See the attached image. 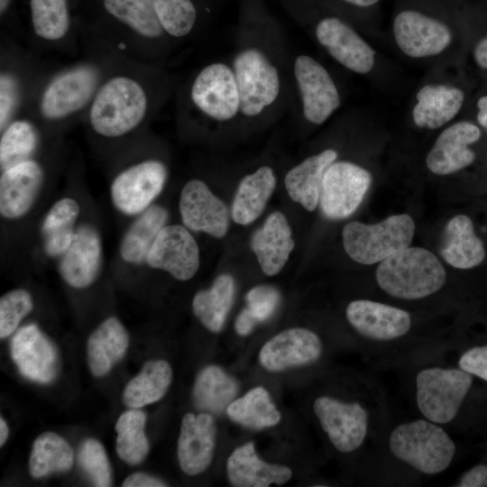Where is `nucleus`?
Here are the masks:
<instances>
[{"label":"nucleus","instance_id":"obj_5","mask_svg":"<svg viewBox=\"0 0 487 487\" xmlns=\"http://www.w3.org/2000/svg\"><path fill=\"white\" fill-rule=\"evenodd\" d=\"M414 234L412 217L400 214L373 225L350 222L344 226L342 237L344 248L352 260L371 265L409 246Z\"/></svg>","mask_w":487,"mask_h":487},{"label":"nucleus","instance_id":"obj_38","mask_svg":"<svg viewBox=\"0 0 487 487\" xmlns=\"http://www.w3.org/2000/svg\"><path fill=\"white\" fill-rule=\"evenodd\" d=\"M40 142L38 128L26 118H14L1 130L0 166L2 171L32 159Z\"/></svg>","mask_w":487,"mask_h":487},{"label":"nucleus","instance_id":"obj_13","mask_svg":"<svg viewBox=\"0 0 487 487\" xmlns=\"http://www.w3.org/2000/svg\"><path fill=\"white\" fill-rule=\"evenodd\" d=\"M393 35L401 51L411 58L437 55L452 41V33L446 24L412 10L402 11L396 15Z\"/></svg>","mask_w":487,"mask_h":487},{"label":"nucleus","instance_id":"obj_47","mask_svg":"<svg viewBox=\"0 0 487 487\" xmlns=\"http://www.w3.org/2000/svg\"><path fill=\"white\" fill-rule=\"evenodd\" d=\"M459 367L487 381V345L475 346L462 354Z\"/></svg>","mask_w":487,"mask_h":487},{"label":"nucleus","instance_id":"obj_51","mask_svg":"<svg viewBox=\"0 0 487 487\" xmlns=\"http://www.w3.org/2000/svg\"><path fill=\"white\" fill-rule=\"evenodd\" d=\"M473 58L480 68L487 69V36L479 41L475 45Z\"/></svg>","mask_w":487,"mask_h":487},{"label":"nucleus","instance_id":"obj_11","mask_svg":"<svg viewBox=\"0 0 487 487\" xmlns=\"http://www.w3.org/2000/svg\"><path fill=\"white\" fill-rule=\"evenodd\" d=\"M314 412L338 451L350 453L362 446L368 429V413L362 405L322 396L315 400Z\"/></svg>","mask_w":487,"mask_h":487},{"label":"nucleus","instance_id":"obj_9","mask_svg":"<svg viewBox=\"0 0 487 487\" xmlns=\"http://www.w3.org/2000/svg\"><path fill=\"white\" fill-rule=\"evenodd\" d=\"M167 174L164 163L155 159L130 165L111 184L113 204L126 215L143 212L162 191Z\"/></svg>","mask_w":487,"mask_h":487},{"label":"nucleus","instance_id":"obj_48","mask_svg":"<svg viewBox=\"0 0 487 487\" xmlns=\"http://www.w3.org/2000/svg\"><path fill=\"white\" fill-rule=\"evenodd\" d=\"M456 486L482 487L487 486V465L479 464L466 472Z\"/></svg>","mask_w":487,"mask_h":487},{"label":"nucleus","instance_id":"obj_49","mask_svg":"<svg viewBox=\"0 0 487 487\" xmlns=\"http://www.w3.org/2000/svg\"><path fill=\"white\" fill-rule=\"evenodd\" d=\"M124 487H162L167 486L162 481L143 473L130 474L122 484Z\"/></svg>","mask_w":487,"mask_h":487},{"label":"nucleus","instance_id":"obj_4","mask_svg":"<svg viewBox=\"0 0 487 487\" xmlns=\"http://www.w3.org/2000/svg\"><path fill=\"white\" fill-rule=\"evenodd\" d=\"M389 446L399 460L430 475L447 469L455 453V445L448 434L428 419L399 425L390 436Z\"/></svg>","mask_w":487,"mask_h":487},{"label":"nucleus","instance_id":"obj_16","mask_svg":"<svg viewBox=\"0 0 487 487\" xmlns=\"http://www.w3.org/2000/svg\"><path fill=\"white\" fill-rule=\"evenodd\" d=\"M11 356L19 372L27 379L49 383L58 373V353L51 341L31 324L21 327L10 343Z\"/></svg>","mask_w":487,"mask_h":487},{"label":"nucleus","instance_id":"obj_33","mask_svg":"<svg viewBox=\"0 0 487 487\" xmlns=\"http://www.w3.org/2000/svg\"><path fill=\"white\" fill-rule=\"evenodd\" d=\"M172 380L170 365L164 360H151L125 386L123 401L130 409H139L160 400Z\"/></svg>","mask_w":487,"mask_h":487},{"label":"nucleus","instance_id":"obj_18","mask_svg":"<svg viewBox=\"0 0 487 487\" xmlns=\"http://www.w3.org/2000/svg\"><path fill=\"white\" fill-rule=\"evenodd\" d=\"M346 317L361 335L375 341L398 339L411 327L409 312L368 299L350 302L346 308Z\"/></svg>","mask_w":487,"mask_h":487},{"label":"nucleus","instance_id":"obj_25","mask_svg":"<svg viewBox=\"0 0 487 487\" xmlns=\"http://www.w3.org/2000/svg\"><path fill=\"white\" fill-rule=\"evenodd\" d=\"M226 473L231 484L237 487H267L272 483L280 485L292 476L289 467L261 460L253 442L232 452L226 461Z\"/></svg>","mask_w":487,"mask_h":487},{"label":"nucleus","instance_id":"obj_21","mask_svg":"<svg viewBox=\"0 0 487 487\" xmlns=\"http://www.w3.org/2000/svg\"><path fill=\"white\" fill-rule=\"evenodd\" d=\"M216 424L213 415L206 412L187 413L181 421L177 455L181 470L197 475L210 464L216 446Z\"/></svg>","mask_w":487,"mask_h":487},{"label":"nucleus","instance_id":"obj_36","mask_svg":"<svg viewBox=\"0 0 487 487\" xmlns=\"http://www.w3.org/2000/svg\"><path fill=\"white\" fill-rule=\"evenodd\" d=\"M79 212L78 203L71 198H61L50 208L41 225L43 246L49 256L62 255L69 249Z\"/></svg>","mask_w":487,"mask_h":487},{"label":"nucleus","instance_id":"obj_20","mask_svg":"<svg viewBox=\"0 0 487 487\" xmlns=\"http://www.w3.org/2000/svg\"><path fill=\"white\" fill-rule=\"evenodd\" d=\"M481 137L480 129L467 121L446 128L427 153V169L439 176L449 175L471 165L475 153L469 148Z\"/></svg>","mask_w":487,"mask_h":487},{"label":"nucleus","instance_id":"obj_28","mask_svg":"<svg viewBox=\"0 0 487 487\" xmlns=\"http://www.w3.org/2000/svg\"><path fill=\"white\" fill-rule=\"evenodd\" d=\"M416 98L418 102L412 111L415 124L420 128L437 129L457 115L464 95L455 87L428 84L418 90Z\"/></svg>","mask_w":487,"mask_h":487},{"label":"nucleus","instance_id":"obj_50","mask_svg":"<svg viewBox=\"0 0 487 487\" xmlns=\"http://www.w3.org/2000/svg\"><path fill=\"white\" fill-rule=\"evenodd\" d=\"M257 324L256 320L244 308L240 311L236 317L234 328L239 335L244 336L249 335Z\"/></svg>","mask_w":487,"mask_h":487},{"label":"nucleus","instance_id":"obj_46","mask_svg":"<svg viewBox=\"0 0 487 487\" xmlns=\"http://www.w3.org/2000/svg\"><path fill=\"white\" fill-rule=\"evenodd\" d=\"M245 300V308L259 324L273 315L280 304V295L274 287L259 285L246 293Z\"/></svg>","mask_w":487,"mask_h":487},{"label":"nucleus","instance_id":"obj_17","mask_svg":"<svg viewBox=\"0 0 487 487\" xmlns=\"http://www.w3.org/2000/svg\"><path fill=\"white\" fill-rule=\"evenodd\" d=\"M322 343L313 331L303 327L286 329L262 347L259 360L270 372L310 364L322 354Z\"/></svg>","mask_w":487,"mask_h":487},{"label":"nucleus","instance_id":"obj_22","mask_svg":"<svg viewBox=\"0 0 487 487\" xmlns=\"http://www.w3.org/2000/svg\"><path fill=\"white\" fill-rule=\"evenodd\" d=\"M44 179L42 166L33 158L2 171L0 213L7 219L24 216L38 197Z\"/></svg>","mask_w":487,"mask_h":487},{"label":"nucleus","instance_id":"obj_29","mask_svg":"<svg viewBox=\"0 0 487 487\" xmlns=\"http://www.w3.org/2000/svg\"><path fill=\"white\" fill-rule=\"evenodd\" d=\"M129 345V335L115 317L103 321L87 340V355L91 373L96 377L107 374L122 360Z\"/></svg>","mask_w":487,"mask_h":487},{"label":"nucleus","instance_id":"obj_55","mask_svg":"<svg viewBox=\"0 0 487 487\" xmlns=\"http://www.w3.org/2000/svg\"><path fill=\"white\" fill-rule=\"evenodd\" d=\"M10 2L11 0H0V13H1V15H3V14L5 13V11L7 10L9 5H10Z\"/></svg>","mask_w":487,"mask_h":487},{"label":"nucleus","instance_id":"obj_37","mask_svg":"<svg viewBox=\"0 0 487 487\" xmlns=\"http://www.w3.org/2000/svg\"><path fill=\"white\" fill-rule=\"evenodd\" d=\"M226 413L233 421L252 429L271 427L280 421V411L263 387H255L233 400Z\"/></svg>","mask_w":487,"mask_h":487},{"label":"nucleus","instance_id":"obj_15","mask_svg":"<svg viewBox=\"0 0 487 487\" xmlns=\"http://www.w3.org/2000/svg\"><path fill=\"white\" fill-rule=\"evenodd\" d=\"M179 207L187 228L194 232H204L216 238H221L227 233V207L202 180L191 179L184 185Z\"/></svg>","mask_w":487,"mask_h":487},{"label":"nucleus","instance_id":"obj_30","mask_svg":"<svg viewBox=\"0 0 487 487\" xmlns=\"http://www.w3.org/2000/svg\"><path fill=\"white\" fill-rule=\"evenodd\" d=\"M276 186L271 168L262 166L253 173L244 176L236 189L231 216L234 223L247 225L263 212Z\"/></svg>","mask_w":487,"mask_h":487},{"label":"nucleus","instance_id":"obj_53","mask_svg":"<svg viewBox=\"0 0 487 487\" xmlns=\"http://www.w3.org/2000/svg\"><path fill=\"white\" fill-rule=\"evenodd\" d=\"M9 435V428L5 420L0 418V446H2L7 440Z\"/></svg>","mask_w":487,"mask_h":487},{"label":"nucleus","instance_id":"obj_42","mask_svg":"<svg viewBox=\"0 0 487 487\" xmlns=\"http://www.w3.org/2000/svg\"><path fill=\"white\" fill-rule=\"evenodd\" d=\"M165 32L175 38L188 35L197 20V10L191 0H152Z\"/></svg>","mask_w":487,"mask_h":487},{"label":"nucleus","instance_id":"obj_8","mask_svg":"<svg viewBox=\"0 0 487 487\" xmlns=\"http://www.w3.org/2000/svg\"><path fill=\"white\" fill-rule=\"evenodd\" d=\"M372 183L371 173L349 161L333 162L326 170L319 204L329 219L350 216L361 205Z\"/></svg>","mask_w":487,"mask_h":487},{"label":"nucleus","instance_id":"obj_14","mask_svg":"<svg viewBox=\"0 0 487 487\" xmlns=\"http://www.w3.org/2000/svg\"><path fill=\"white\" fill-rule=\"evenodd\" d=\"M294 73L305 118L312 124H323L340 106V96L331 76L319 62L307 55L296 59Z\"/></svg>","mask_w":487,"mask_h":487},{"label":"nucleus","instance_id":"obj_41","mask_svg":"<svg viewBox=\"0 0 487 487\" xmlns=\"http://www.w3.org/2000/svg\"><path fill=\"white\" fill-rule=\"evenodd\" d=\"M30 8L32 26L39 40H65L70 27L67 0H30Z\"/></svg>","mask_w":487,"mask_h":487},{"label":"nucleus","instance_id":"obj_40","mask_svg":"<svg viewBox=\"0 0 487 487\" xmlns=\"http://www.w3.org/2000/svg\"><path fill=\"white\" fill-rule=\"evenodd\" d=\"M145 424V413L137 409L124 412L116 421V452L128 464H139L149 453V441L144 432Z\"/></svg>","mask_w":487,"mask_h":487},{"label":"nucleus","instance_id":"obj_7","mask_svg":"<svg viewBox=\"0 0 487 487\" xmlns=\"http://www.w3.org/2000/svg\"><path fill=\"white\" fill-rule=\"evenodd\" d=\"M234 73L240 111L244 115H258L277 99L280 92L278 70L259 50L241 51L234 60Z\"/></svg>","mask_w":487,"mask_h":487},{"label":"nucleus","instance_id":"obj_3","mask_svg":"<svg viewBox=\"0 0 487 487\" xmlns=\"http://www.w3.org/2000/svg\"><path fill=\"white\" fill-rule=\"evenodd\" d=\"M446 273L439 259L429 250L408 246L381 261L376 270L380 288L401 299H419L437 292Z\"/></svg>","mask_w":487,"mask_h":487},{"label":"nucleus","instance_id":"obj_6","mask_svg":"<svg viewBox=\"0 0 487 487\" xmlns=\"http://www.w3.org/2000/svg\"><path fill=\"white\" fill-rule=\"evenodd\" d=\"M471 373L460 369L431 367L416 377V400L425 418L439 424L451 422L469 392Z\"/></svg>","mask_w":487,"mask_h":487},{"label":"nucleus","instance_id":"obj_24","mask_svg":"<svg viewBox=\"0 0 487 487\" xmlns=\"http://www.w3.org/2000/svg\"><path fill=\"white\" fill-rule=\"evenodd\" d=\"M294 246L289 222L279 211L270 214L251 238V248L267 276L276 275L282 270Z\"/></svg>","mask_w":487,"mask_h":487},{"label":"nucleus","instance_id":"obj_31","mask_svg":"<svg viewBox=\"0 0 487 487\" xmlns=\"http://www.w3.org/2000/svg\"><path fill=\"white\" fill-rule=\"evenodd\" d=\"M106 11L142 41L158 40L165 32L152 0H104Z\"/></svg>","mask_w":487,"mask_h":487},{"label":"nucleus","instance_id":"obj_12","mask_svg":"<svg viewBox=\"0 0 487 487\" xmlns=\"http://www.w3.org/2000/svg\"><path fill=\"white\" fill-rule=\"evenodd\" d=\"M145 261L152 268L163 270L179 280H188L199 268V249L186 226L165 225L152 244Z\"/></svg>","mask_w":487,"mask_h":487},{"label":"nucleus","instance_id":"obj_1","mask_svg":"<svg viewBox=\"0 0 487 487\" xmlns=\"http://www.w3.org/2000/svg\"><path fill=\"white\" fill-rule=\"evenodd\" d=\"M150 106V92L142 69L113 65L86 114L94 133L115 139L138 128L146 119Z\"/></svg>","mask_w":487,"mask_h":487},{"label":"nucleus","instance_id":"obj_23","mask_svg":"<svg viewBox=\"0 0 487 487\" xmlns=\"http://www.w3.org/2000/svg\"><path fill=\"white\" fill-rule=\"evenodd\" d=\"M102 262V244L97 231L89 225L76 229L75 237L62 254L60 272L71 287L87 288L96 279Z\"/></svg>","mask_w":487,"mask_h":487},{"label":"nucleus","instance_id":"obj_32","mask_svg":"<svg viewBox=\"0 0 487 487\" xmlns=\"http://www.w3.org/2000/svg\"><path fill=\"white\" fill-rule=\"evenodd\" d=\"M235 285L229 274H221L207 289L198 291L192 301L197 318L209 331L219 332L234 302Z\"/></svg>","mask_w":487,"mask_h":487},{"label":"nucleus","instance_id":"obj_43","mask_svg":"<svg viewBox=\"0 0 487 487\" xmlns=\"http://www.w3.org/2000/svg\"><path fill=\"white\" fill-rule=\"evenodd\" d=\"M24 83L15 66L5 65L0 75V129L15 118L24 100Z\"/></svg>","mask_w":487,"mask_h":487},{"label":"nucleus","instance_id":"obj_19","mask_svg":"<svg viewBox=\"0 0 487 487\" xmlns=\"http://www.w3.org/2000/svg\"><path fill=\"white\" fill-rule=\"evenodd\" d=\"M319 43L346 69L359 74L370 72L375 52L349 25L335 17L321 20L316 28Z\"/></svg>","mask_w":487,"mask_h":487},{"label":"nucleus","instance_id":"obj_44","mask_svg":"<svg viewBox=\"0 0 487 487\" xmlns=\"http://www.w3.org/2000/svg\"><path fill=\"white\" fill-rule=\"evenodd\" d=\"M78 464L87 473L94 486L112 485V469L102 444L88 438L81 445L78 452Z\"/></svg>","mask_w":487,"mask_h":487},{"label":"nucleus","instance_id":"obj_45","mask_svg":"<svg viewBox=\"0 0 487 487\" xmlns=\"http://www.w3.org/2000/svg\"><path fill=\"white\" fill-rule=\"evenodd\" d=\"M33 308L31 294L23 289L11 290L0 299V337L13 334Z\"/></svg>","mask_w":487,"mask_h":487},{"label":"nucleus","instance_id":"obj_52","mask_svg":"<svg viewBox=\"0 0 487 487\" xmlns=\"http://www.w3.org/2000/svg\"><path fill=\"white\" fill-rule=\"evenodd\" d=\"M477 120L479 124L487 131V96H482L477 101Z\"/></svg>","mask_w":487,"mask_h":487},{"label":"nucleus","instance_id":"obj_39","mask_svg":"<svg viewBox=\"0 0 487 487\" xmlns=\"http://www.w3.org/2000/svg\"><path fill=\"white\" fill-rule=\"evenodd\" d=\"M74 462L70 446L53 432H44L34 441L30 455V473L41 478L54 473L69 471Z\"/></svg>","mask_w":487,"mask_h":487},{"label":"nucleus","instance_id":"obj_35","mask_svg":"<svg viewBox=\"0 0 487 487\" xmlns=\"http://www.w3.org/2000/svg\"><path fill=\"white\" fill-rule=\"evenodd\" d=\"M168 211L161 206H150L141 213L124 235L120 244V255L130 263L145 261L147 253L158 234L165 226Z\"/></svg>","mask_w":487,"mask_h":487},{"label":"nucleus","instance_id":"obj_54","mask_svg":"<svg viewBox=\"0 0 487 487\" xmlns=\"http://www.w3.org/2000/svg\"><path fill=\"white\" fill-rule=\"evenodd\" d=\"M344 1L352 5H357V6L367 7V6L376 4L379 0H344Z\"/></svg>","mask_w":487,"mask_h":487},{"label":"nucleus","instance_id":"obj_26","mask_svg":"<svg viewBox=\"0 0 487 487\" xmlns=\"http://www.w3.org/2000/svg\"><path fill=\"white\" fill-rule=\"evenodd\" d=\"M336 157L335 150L326 149L290 169L284 179L289 198L306 210H315L319 204L324 174Z\"/></svg>","mask_w":487,"mask_h":487},{"label":"nucleus","instance_id":"obj_2","mask_svg":"<svg viewBox=\"0 0 487 487\" xmlns=\"http://www.w3.org/2000/svg\"><path fill=\"white\" fill-rule=\"evenodd\" d=\"M100 60L82 61L49 77L33 97V113L51 123L86 113L115 59Z\"/></svg>","mask_w":487,"mask_h":487},{"label":"nucleus","instance_id":"obj_34","mask_svg":"<svg viewBox=\"0 0 487 487\" xmlns=\"http://www.w3.org/2000/svg\"><path fill=\"white\" fill-rule=\"evenodd\" d=\"M237 390L234 378L222 368L209 365L198 373L193 387L192 400L198 409L218 415L227 409Z\"/></svg>","mask_w":487,"mask_h":487},{"label":"nucleus","instance_id":"obj_10","mask_svg":"<svg viewBox=\"0 0 487 487\" xmlns=\"http://www.w3.org/2000/svg\"><path fill=\"white\" fill-rule=\"evenodd\" d=\"M190 97L204 115L226 121L240 111V96L234 70L224 63H212L195 78Z\"/></svg>","mask_w":487,"mask_h":487},{"label":"nucleus","instance_id":"obj_27","mask_svg":"<svg viewBox=\"0 0 487 487\" xmlns=\"http://www.w3.org/2000/svg\"><path fill=\"white\" fill-rule=\"evenodd\" d=\"M440 253L448 264L457 269H471L482 262L485 249L474 233L470 217L457 215L447 222L442 234Z\"/></svg>","mask_w":487,"mask_h":487}]
</instances>
